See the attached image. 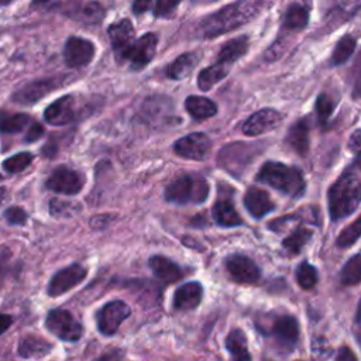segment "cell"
Returning a JSON list of instances; mask_svg holds the SVG:
<instances>
[{"mask_svg":"<svg viewBox=\"0 0 361 361\" xmlns=\"http://www.w3.org/2000/svg\"><path fill=\"white\" fill-rule=\"evenodd\" d=\"M259 7L261 4L257 1L231 3L204 17L199 24V32L203 38H213L233 31L252 20L258 14Z\"/></svg>","mask_w":361,"mask_h":361,"instance_id":"cell-1","label":"cell"},{"mask_svg":"<svg viewBox=\"0 0 361 361\" xmlns=\"http://www.w3.org/2000/svg\"><path fill=\"white\" fill-rule=\"evenodd\" d=\"M361 202V180L351 172L341 175L329 190V212L333 220L351 214Z\"/></svg>","mask_w":361,"mask_h":361,"instance_id":"cell-2","label":"cell"},{"mask_svg":"<svg viewBox=\"0 0 361 361\" xmlns=\"http://www.w3.org/2000/svg\"><path fill=\"white\" fill-rule=\"evenodd\" d=\"M257 179L290 197H300L306 188L305 179L296 168L274 161L265 162L261 166Z\"/></svg>","mask_w":361,"mask_h":361,"instance_id":"cell-3","label":"cell"},{"mask_svg":"<svg viewBox=\"0 0 361 361\" xmlns=\"http://www.w3.org/2000/svg\"><path fill=\"white\" fill-rule=\"evenodd\" d=\"M209 185L204 178L193 173H185L173 179L165 188V199L172 203H202L207 199Z\"/></svg>","mask_w":361,"mask_h":361,"instance_id":"cell-4","label":"cell"},{"mask_svg":"<svg viewBox=\"0 0 361 361\" xmlns=\"http://www.w3.org/2000/svg\"><path fill=\"white\" fill-rule=\"evenodd\" d=\"M158 38L154 32H147L135 41L121 54L117 56L118 62H127L131 69H142L148 65L157 51Z\"/></svg>","mask_w":361,"mask_h":361,"instance_id":"cell-5","label":"cell"},{"mask_svg":"<svg viewBox=\"0 0 361 361\" xmlns=\"http://www.w3.org/2000/svg\"><path fill=\"white\" fill-rule=\"evenodd\" d=\"M47 329L63 341H78L82 337V324L65 309H54L47 314Z\"/></svg>","mask_w":361,"mask_h":361,"instance_id":"cell-6","label":"cell"},{"mask_svg":"<svg viewBox=\"0 0 361 361\" xmlns=\"http://www.w3.org/2000/svg\"><path fill=\"white\" fill-rule=\"evenodd\" d=\"M131 309L123 300H111L97 312V329L103 336H113L130 316Z\"/></svg>","mask_w":361,"mask_h":361,"instance_id":"cell-7","label":"cell"},{"mask_svg":"<svg viewBox=\"0 0 361 361\" xmlns=\"http://www.w3.org/2000/svg\"><path fill=\"white\" fill-rule=\"evenodd\" d=\"M212 141L203 133H192L175 141L173 151L186 159L203 161L210 154Z\"/></svg>","mask_w":361,"mask_h":361,"instance_id":"cell-8","label":"cell"},{"mask_svg":"<svg viewBox=\"0 0 361 361\" xmlns=\"http://www.w3.org/2000/svg\"><path fill=\"white\" fill-rule=\"evenodd\" d=\"M47 188L56 193L76 195L85 185L83 176L68 166H58L47 180Z\"/></svg>","mask_w":361,"mask_h":361,"instance_id":"cell-9","label":"cell"},{"mask_svg":"<svg viewBox=\"0 0 361 361\" xmlns=\"http://www.w3.org/2000/svg\"><path fill=\"white\" fill-rule=\"evenodd\" d=\"M87 275V269L79 264H72L66 268L59 269L49 281L48 285V295L49 296H59L73 286L79 285Z\"/></svg>","mask_w":361,"mask_h":361,"instance_id":"cell-10","label":"cell"},{"mask_svg":"<svg viewBox=\"0 0 361 361\" xmlns=\"http://www.w3.org/2000/svg\"><path fill=\"white\" fill-rule=\"evenodd\" d=\"M78 116V102L72 94H66L55 100L45 109L44 118L54 126H65Z\"/></svg>","mask_w":361,"mask_h":361,"instance_id":"cell-11","label":"cell"},{"mask_svg":"<svg viewBox=\"0 0 361 361\" xmlns=\"http://www.w3.org/2000/svg\"><path fill=\"white\" fill-rule=\"evenodd\" d=\"M63 55L66 63L71 68L85 66L94 56V45L89 39L80 37H71L65 44Z\"/></svg>","mask_w":361,"mask_h":361,"instance_id":"cell-12","label":"cell"},{"mask_svg":"<svg viewBox=\"0 0 361 361\" xmlns=\"http://www.w3.org/2000/svg\"><path fill=\"white\" fill-rule=\"evenodd\" d=\"M282 121V116L272 109H262L251 114L243 124V133L247 135H261L276 128Z\"/></svg>","mask_w":361,"mask_h":361,"instance_id":"cell-13","label":"cell"},{"mask_svg":"<svg viewBox=\"0 0 361 361\" xmlns=\"http://www.w3.org/2000/svg\"><path fill=\"white\" fill-rule=\"evenodd\" d=\"M230 276L238 283H255L259 279V268L245 255H231L226 261Z\"/></svg>","mask_w":361,"mask_h":361,"instance_id":"cell-14","label":"cell"},{"mask_svg":"<svg viewBox=\"0 0 361 361\" xmlns=\"http://www.w3.org/2000/svg\"><path fill=\"white\" fill-rule=\"evenodd\" d=\"M59 83L54 78H47V79H38L25 83L23 87H20L14 94L13 100L20 104H34L44 96H47L49 92L56 89Z\"/></svg>","mask_w":361,"mask_h":361,"instance_id":"cell-15","label":"cell"},{"mask_svg":"<svg viewBox=\"0 0 361 361\" xmlns=\"http://www.w3.org/2000/svg\"><path fill=\"white\" fill-rule=\"evenodd\" d=\"M107 35L116 58L135 41V30L128 18H123L121 21L111 24L107 28Z\"/></svg>","mask_w":361,"mask_h":361,"instance_id":"cell-16","label":"cell"},{"mask_svg":"<svg viewBox=\"0 0 361 361\" xmlns=\"http://www.w3.org/2000/svg\"><path fill=\"white\" fill-rule=\"evenodd\" d=\"M203 296V288L199 282L192 281L175 290L173 307L176 310H192L199 306Z\"/></svg>","mask_w":361,"mask_h":361,"instance_id":"cell-17","label":"cell"},{"mask_svg":"<svg viewBox=\"0 0 361 361\" xmlns=\"http://www.w3.org/2000/svg\"><path fill=\"white\" fill-rule=\"evenodd\" d=\"M272 334L282 347L292 348L299 338V324L293 316H281L274 322Z\"/></svg>","mask_w":361,"mask_h":361,"instance_id":"cell-18","label":"cell"},{"mask_svg":"<svg viewBox=\"0 0 361 361\" xmlns=\"http://www.w3.org/2000/svg\"><path fill=\"white\" fill-rule=\"evenodd\" d=\"M244 204H245V209L250 212V214L254 219H259L274 209L269 195L265 190L255 188V186H251L245 192Z\"/></svg>","mask_w":361,"mask_h":361,"instance_id":"cell-19","label":"cell"},{"mask_svg":"<svg viewBox=\"0 0 361 361\" xmlns=\"http://www.w3.org/2000/svg\"><path fill=\"white\" fill-rule=\"evenodd\" d=\"M149 267L154 271L155 276L166 283L171 282H176L178 279L182 278V269L179 268L178 264H175L173 261H171L166 257L162 255H154L149 258Z\"/></svg>","mask_w":361,"mask_h":361,"instance_id":"cell-20","label":"cell"},{"mask_svg":"<svg viewBox=\"0 0 361 361\" xmlns=\"http://www.w3.org/2000/svg\"><path fill=\"white\" fill-rule=\"evenodd\" d=\"M213 217H214L216 223L223 227H234V226H240L243 223L233 202L226 197H221L214 203Z\"/></svg>","mask_w":361,"mask_h":361,"instance_id":"cell-21","label":"cell"},{"mask_svg":"<svg viewBox=\"0 0 361 361\" xmlns=\"http://www.w3.org/2000/svg\"><path fill=\"white\" fill-rule=\"evenodd\" d=\"M286 141L292 147V149L296 151L298 154H300V155L306 154V151L309 148V124H307V120L302 118V120L296 121L289 128L288 135H286Z\"/></svg>","mask_w":361,"mask_h":361,"instance_id":"cell-22","label":"cell"},{"mask_svg":"<svg viewBox=\"0 0 361 361\" xmlns=\"http://www.w3.org/2000/svg\"><path fill=\"white\" fill-rule=\"evenodd\" d=\"M226 347L233 361H251V355L247 347V337L243 330H231L226 338Z\"/></svg>","mask_w":361,"mask_h":361,"instance_id":"cell-23","label":"cell"},{"mask_svg":"<svg viewBox=\"0 0 361 361\" xmlns=\"http://www.w3.org/2000/svg\"><path fill=\"white\" fill-rule=\"evenodd\" d=\"M247 48H248V38L245 35L243 37H237V38H233L230 41H227L220 52H219V59L217 62L219 63H223V65H230L233 62H235L238 58H241L245 52H247Z\"/></svg>","mask_w":361,"mask_h":361,"instance_id":"cell-24","label":"cell"},{"mask_svg":"<svg viewBox=\"0 0 361 361\" xmlns=\"http://www.w3.org/2000/svg\"><path fill=\"white\" fill-rule=\"evenodd\" d=\"M71 11L72 13L69 16L72 18H75L80 23H85V24H99L104 18V14H106L104 7L96 1L79 4Z\"/></svg>","mask_w":361,"mask_h":361,"instance_id":"cell-25","label":"cell"},{"mask_svg":"<svg viewBox=\"0 0 361 361\" xmlns=\"http://www.w3.org/2000/svg\"><path fill=\"white\" fill-rule=\"evenodd\" d=\"M185 107L196 120H204L217 113L216 103L203 96H189L185 100Z\"/></svg>","mask_w":361,"mask_h":361,"instance_id":"cell-26","label":"cell"},{"mask_svg":"<svg viewBox=\"0 0 361 361\" xmlns=\"http://www.w3.org/2000/svg\"><path fill=\"white\" fill-rule=\"evenodd\" d=\"M197 61H199V56H197L196 52L182 54L168 66L166 75L171 79L180 80V79H183L185 76H188L193 71V68L197 63Z\"/></svg>","mask_w":361,"mask_h":361,"instance_id":"cell-27","label":"cell"},{"mask_svg":"<svg viewBox=\"0 0 361 361\" xmlns=\"http://www.w3.org/2000/svg\"><path fill=\"white\" fill-rule=\"evenodd\" d=\"M51 344L35 336H28L23 338L18 344V355L23 358H32V357H44L51 351Z\"/></svg>","mask_w":361,"mask_h":361,"instance_id":"cell-28","label":"cell"},{"mask_svg":"<svg viewBox=\"0 0 361 361\" xmlns=\"http://www.w3.org/2000/svg\"><path fill=\"white\" fill-rule=\"evenodd\" d=\"M228 66L223 63H214L203 69L197 76V86L200 90H210L216 83H219L221 79L226 78L228 73Z\"/></svg>","mask_w":361,"mask_h":361,"instance_id":"cell-29","label":"cell"},{"mask_svg":"<svg viewBox=\"0 0 361 361\" xmlns=\"http://www.w3.org/2000/svg\"><path fill=\"white\" fill-rule=\"evenodd\" d=\"M31 123V117L24 113H0V131L6 134H14L23 131Z\"/></svg>","mask_w":361,"mask_h":361,"instance_id":"cell-30","label":"cell"},{"mask_svg":"<svg viewBox=\"0 0 361 361\" xmlns=\"http://www.w3.org/2000/svg\"><path fill=\"white\" fill-rule=\"evenodd\" d=\"M309 20V11L306 7L300 4H290L285 13L283 24L290 30H300L306 27Z\"/></svg>","mask_w":361,"mask_h":361,"instance_id":"cell-31","label":"cell"},{"mask_svg":"<svg viewBox=\"0 0 361 361\" xmlns=\"http://www.w3.org/2000/svg\"><path fill=\"white\" fill-rule=\"evenodd\" d=\"M357 45V41L353 35L345 34L343 38H340V41L337 42L333 55H331V63L333 65H341L344 63L354 52Z\"/></svg>","mask_w":361,"mask_h":361,"instance_id":"cell-32","label":"cell"},{"mask_svg":"<svg viewBox=\"0 0 361 361\" xmlns=\"http://www.w3.org/2000/svg\"><path fill=\"white\" fill-rule=\"evenodd\" d=\"M313 231L309 228L299 227L289 237L283 240V247L289 254H299L303 245L310 240Z\"/></svg>","mask_w":361,"mask_h":361,"instance_id":"cell-33","label":"cell"},{"mask_svg":"<svg viewBox=\"0 0 361 361\" xmlns=\"http://www.w3.org/2000/svg\"><path fill=\"white\" fill-rule=\"evenodd\" d=\"M340 279L344 285H357L361 281V255H354L345 262Z\"/></svg>","mask_w":361,"mask_h":361,"instance_id":"cell-34","label":"cell"},{"mask_svg":"<svg viewBox=\"0 0 361 361\" xmlns=\"http://www.w3.org/2000/svg\"><path fill=\"white\" fill-rule=\"evenodd\" d=\"M32 154L31 152H20L16 154L10 158H7L3 162V168L8 172V173H17V172H23L31 162H32Z\"/></svg>","mask_w":361,"mask_h":361,"instance_id":"cell-35","label":"cell"},{"mask_svg":"<svg viewBox=\"0 0 361 361\" xmlns=\"http://www.w3.org/2000/svg\"><path fill=\"white\" fill-rule=\"evenodd\" d=\"M361 237V216L357 217L350 226H347L337 237V244L340 247H348L354 244Z\"/></svg>","mask_w":361,"mask_h":361,"instance_id":"cell-36","label":"cell"},{"mask_svg":"<svg viewBox=\"0 0 361 361\" xmlns=\"http://www.w3.org/2000/svg\"><path fill=\"white\" fill-rule=\"evenodd\" d=\"M296 279L300 288L310 289L317 282V271L307 262H302L296 271Z\"/></svg>","mask_w":361,"mask_h":361,"instance_id":"cell-37","label":"cell"},{"mask_svg":"<svg viewBox=\"0 0 361 361\" xmlns=\"http://www.w3.org/2000/svg\"><path fill=\"white\" fill-rule=\"evenodd\" d=\"M333 110H334L333 100L324 93L319 94V97L316 99V113H317V118L322 124H324L329 120Z\"/></svg>","mask_w":361,"mask_h":361,"instance_id":"cell-38","label":"cell"},{"mask_svg":"<svg viewBox=\"0 0 361 361\" xmlns=\"http://www.w3.org/2000/svg\"><path fill=\"white\" fill-rule=\"evenodd\" d=\"M179 6V1H166L159 0L152 4V13L157 17H169L175 11V8Z\"/></svg>","mask_w":361,"mask_h":361,"instance_id":"cell-39","label":"cell"},{"mask_svg":"<svg viewBox=\"0 0 361 361\" xmlns=\"http://www.w3.org/2000/svg\"><path fill=\"white\" fill-rule=\"evenodd\" d=\"M4 217L10 224H17V226H23L27 221V213L18 206L8 207L4 212Z\"/></svg>","mask_w":361,"mask_h":361,"instance_id":"cell-40","label":"cell"},{"mask_svg":"<svg viewBox=\"0 0 361 361\" xmlns=\"http://www.w3.org/2000/svg\"><path fill=\"white\" fill-rule=\"evenodd\" d=\"M44 134V127L38 123H32L27 131V135H25V141L28 142H32V141H37L41 135Z\"/></svg>","mask_w":361,"mask_h":361,"instance_id":"cell-41","label":"cell"},{"mask_svg":"<svg viewBox=\"0 0 361 361\" xmlns=\"http://www.w3.org/2000/svg\"><path fill=\"white\" fill-rule=\"evenodd\" d=\"M348 148H350L353 152H355V154H360V152H361V128L355 130V131L350 135Z\"/></svg>","mask_w":361,"mask_h":361,"instance_id":"cell-42","label":"cell"},{"mask_svg":"<svg viewBox=\"0 0 361 361\" xmlns=\"http://www.w3.org/2000/svg\"><path fill=\"white\" fill-rule=\"evenodd\" d=\"M336 361H358L355 354L353 353V350H350L348 347H341L337 353Z\"/></svg>","mask_w":361,"mask_h":361,"instance_id":"cell-43","label":"cell"},{"mask_svg":"<svg viewBox=\"0 0 361 361\" xmlns=\"http://www.w3.org/2000/svg\"><path fill=\"white\" fill-rule=\"evenodd\" d=\"M8 258H10V251L7 248H1L0 250V282L6 274Z\"/></svg>","mask_w":361,"mask_h":361,"instance_id":"cell-44","label":"cell"},{"mask_svg":"<svg viewBox=\"0 0 361 361\" xmlns=\"http://www.w3.org/2000/svg\"><path fill=\"white\" fill-rule=\"evenodd\" d=\"M149 7H152V3H151V1H142V0H140V1H135V3L133 4V11H134L135 14H142V13H145Z\"/></svg>","mask_w":361,"mask_h":361,"instance_id":"cell-45","label":"cell"},{"mask_svg":"<svg viewBox=\"0 0 361 361\" xmlns=\"http://www.w3.org/2000/svg\"><path fill=\"white\" fill-rule=\"evenodd\" d=\"M97 361H123V358H121L120 351L114 350V351H110V353L102 355Z\"/></svg>","mask_w":361,"mask_h":361,"instance_id":"cell-46","label":"cell"},{"mask_svg":"<svg viewBox=\"0 0 361 361\" xmlns=\"http://www.w3.org/2000/svg\"><path fill=\"white\" fill-rule=\"evenodd\" d=\"M13 323V317L10 314H0V334L4 333Z\"/></svg>","mask_w":361,"mask_h":361,"instance_id":"cell-47","label":"cell"},{"mask_svg":"<svg viewBox=\"0 0 361 361\" xmlns=\"http://www.w3.org/2000/svg\"><path fill=\"white\" fill-rule=\"evenodd\" d=\"M6 196H7V189L6 188H0V204L3 203Z\"/></svg>","mask_w":361,"mask_h":361,"instance_id":"cell-48","label":"cell"},{"mask_svg":"<svg viewBox=\"0 0 361 361\" xmlns=\"http://www.w3.org/2000/svg\"><path fill=\"white\" fill-rule=\"evenodd\" d=\"M355 320H357V323H360V324H361V300H360V303H358V309H357V317H355Z\"/></svg>","mask_w":361,"mask_h":361,"instance_id":"cell-49","label":"cell"},{"mask_svg":"<svg viewBox=\"0 0 361 361\" xmlns=\"http://www.w3.org/2000/svg\"><path fill=\"white\" fill-rule=\"evenodd\" d=\"M354 166H357L358 169H361V154L355 158V161H354Z\"/></svg>","mask_w":361,"mask_h":361,"instance_id":"cell-50","label":"cell"},{"mask_svg":"<svg viewBox=\"0 0 361 361\" xmlns=\"http://www.w3.org/2000/svg\"><path fill=\"white\" fill-rule=\"evenodd\" d=\"M0 179H1V176H0Z\"/></svg>","mask_w":361,"mask_h":361,"instance_id":"cell-51","label":"cell"}]
</instances>
